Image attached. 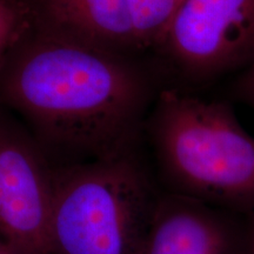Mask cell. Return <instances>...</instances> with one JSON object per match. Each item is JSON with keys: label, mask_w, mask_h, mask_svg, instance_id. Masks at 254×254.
<instances>
[{"label": "cell", "mask_w": 254, "mask_h": 254, "mask_svg": "<svg viewBox=\"0 0 254 254\" xmlns=\"http://www.w3.org/2000/svg\"><path fill=\"white\" fill-rule=\"evenodd\" d=\"M163 90L152 60L38 23L0 67V101L53 167L138 151Z\"/></svg>", "instance_id": "cell-1"}, {"label": "cell", "mask_w": 254, "mask_h": 254, "mask_svg": "<svg viewBox=\"0 0 254 254\" xmlns=\"http://www.w3.org/2000/svg\"><path fill=\"white\" fill-rule=\"evenodd\" d=\"M144 134L161 190L240 215L254 213V138L231 101L163 88Z\"/></svg>", "instance_id": "cell-2"}, {"label": "cell", "mask_w": 254, "mask_h": 254, "mask_svg": "<svg viewBox=\"0 0 254 254\" xmlns=\"http://www.w3.org/2000/svg\"><path fill=\"white\" fill-rule=\"evenodd\" d=\"M160 192L139 150L53 167V254H140Z\"/></svg>", "instance_id": "cell-3"}, {"label": "cell", "mask_w": 254, "mask_h": 254, "mask_svg": "<svg viewBox=\"0 0 254 254\" xmlns=\"http://www.w3.org/2000/svg\"><path fill=\"white\" fill-rule=\"evenodd\" d=\"M151 60L163 88L233 78L254 63V0H184Z\"/></svg>", "instance_id": "cell-4"}, {"label": "cell", "mask_w": 254, "mask_h": 254, "mask_svg": "<svg viewBox=\"0 0 254 254\" xmlns=\"http://www.w3.org/2000/svg\"><path fill=\"white\" fill-rule=\"evenodd\" d=\"M53 166L28 131L0 123V239L23 254H53Z\"/></svg>", "instance_id": "cell-5"}, {"label": "cell", "mask_w": 254, "mask_h": 254, "mask_svg": "<svg viewBox=\"0 0 254 254\" xmlns=\"http://www.w3.org/2000/svg\"><path fill=\"white\" fill-rule=\"evenodd\" d=\"M244 215L161 190L140 254H243Z\"/></svg>", "instance_id": "cell-6"}, {"label": "cell", "mask_w": 254, "mask_h": 254, "mask_svg": "<svg viewBox=\"0 0 254 254\" xmlns=\"http://www.w3.org/2000/svg\"><path fill=\"white\" fill-rule=\"evenodd\" d=\"M37 21L109 50L140 55L128 0H34Z\"/></svg>", "instance_id": "cell-7"}, {"label": "cell", "mask_w": 254, "mask_h": 254, "mask_svg": "<svg viewBox=\"0 0 254 254\" xmlns=\"http://www.w3.org/2000/svg\"><path fill=\"white\" fill-rule=\"evenodd\" d=\"M139 52H154L160 45L184 0H128Z\"/></svg>", "instance_id": "cell-8"}, {"label": "cell", "mask_w": 254, "mask_h": 254, "mask_svg": "<svg viewBox=\"0 0 254 254\" xmlns=\"http://www.w3.org/2000/svg\"><path fill=\"white\" fill-rule=\"evenodd\" d=\"M36 24L34 0H0V67Z\"/></svg>", "instance_id": "cell-9"}, {"label": "cell", "mask_w": 254, "mask_h": 254, "mask_svg": "<svg viewBox=\"0 0 254 254\" xmlns=\"http://www.w3.org/2000/svg\"><path fill=\"white\" fill-rule=\"evenodd\" d=\"M228 81L227 100L243 104L254 111V63Z\"/></svg>", "instance_id": "cell-10"}, {"label": "cell", "mask_w": 254, "mask_h": 254, "mask_svg": "<svg viewBox=\"0 0 254 254\" xmlns=\"http://www.w3.org/2000/svg\"><path fill=\"white\" fill-rule=\"evenodd\" d=\"M243 254H254V213L244 215Z\"/></svg>", "instance_id": "cell-11"}]
</instances>
